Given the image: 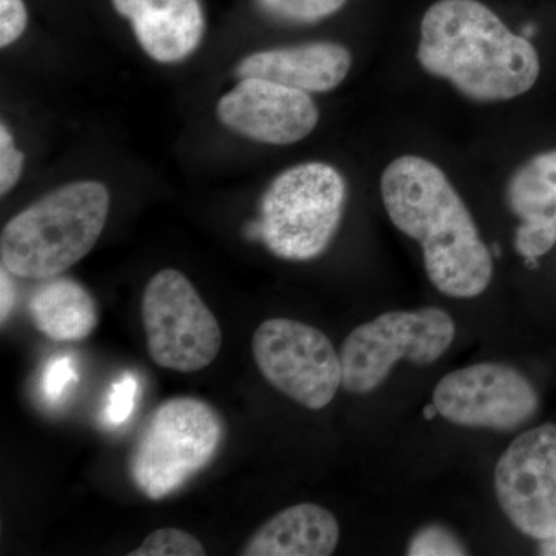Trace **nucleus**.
<instances>
[{
	"label": "nucleus",
	"mask_w": 556,
	"mask_h": 556,
	"mask_svg": "<svg viewBox=\"0 0 556 556\" xmlns=\"http://www.w3.org/2000/svg\"><path fill=\"white\" fill-rule=\"evenodd\" d=\"M380 192L393 225L422 248L438 291L473 299L490 287L492 252L444 170L422 156H399L383 170Z\"/></svg>",
	"instance_id": "f257e3e1"
},
{
	"label": "nucleus",
	"mask_w": 556,
	"mask_h": 556,
	"mask_svg": "<svg viewBox=\"0 0 556 556\" xmlns=\"http://www.w3.org/2000/svg\"><path fill=\"white\" fill-rule=\"evenodd\" d=\"M420 67L478 102L515 100L541 73L533 43L479 0H438L420 22Z\"/></svg>",
	"instance_id": "f03ea898"
},
{
	"label": "nucleus",
	"mask_w": 556,
	"mask_h": 556,
	"mask_svg": "<svg viewBox=\"0 0 556 556\" xmlns=\"http://www.w3.org/2000/svg\"><path fill=\"white\" fill-rule=\"evenodd\" d=\"M109 189L84 179L51 190L3 226L0 262L11 276L47 280L80 262L100 240Z\"/></svg>",
	"instance_id": "7ed1b4c3"
},
{
	"label": "nucleus",
	"mask_w": 556,
	"mask_h": 556,
	"mask_svg": "<svg viewBox=\"0 0 556 556\" xmlns=\"http://www.w3.org/2000/svg\"><path fill=\"white\" fill-rule=\"evenodd\" d=\"M346 195L345 178L331 164L313 161L289 167L263 195L258 237L277 257H320L338 233Z\"/></svg>",
	"instance_id": "20e7f679"
},
{
	"label": "nucleus",
	"mask_w": 556,
	"mask_h": 556,
	"mask_svg": "<svg viewBox=\"0 0 556 556\" xmlns=\"http://www.w3.org/2000/svg\"><path fill=\"white\" fill-rule=\"evenodd\" d=\"M222 439V417L207 402L167 399L150 415L131 448V482L152 501L174 495L214 459Z\"/></svg>",
	"instance_id": "39448f33"
},
{
	"label": "nucleus",
	"mask_w": 556,
	"mask_h": 556,
	"mask_svg": "<svg viewBox=\"0 0 556 556\" xmlns=\"http://www.w3.org/2000/svg\"><path fill=\"white\" fill-rule=\"evenodd\" d=\"M456 325L439 308L393 311L351 331L342 351V387L348 393L378 390L399 361L417 367L437 362L452 345Z\"/></svg>",
	"instance_id": "423d86ee"
},
{
	"label": "nucleus",
	"mask_w": 556,
	"mask_h": 556,
	"mask_svg": "<svg viewBox=\"0 0 556 556\" xmlns=\"http://www.w3.org/2000/svg\"><path fill=\"white\" fill-rule=\"evenodd\" d=\"M141 317L149 356L161 368L200 371L222 350L217 317L177 269H163L150 278L142 292Z\"/></svg>",
	"instance_id": "0eeeda50"
},
{
	"label": "nucleus",
	"mask_w": 556,
	"mask_h": 556,
	"mask_svg": "<svg viewBox=\"0 0 556 556\" xmlns=\"http://www.w3.org/2000/svg\"><path fill=\"white\" fill-rule=\"evenodd\" d=\"M252 356L263 378L302 407L321 409L342 386V364L320 329L291 318H268L255 329Z\"/></svg>",
	"instance_id": "6e6552de"
},
{
	"label": "nucleus",
	"mask_w": 556,
	"mask_h": 556,
	"mask_svg": "<svg viewBox=\"0 0 556 556\" xmlns=\"http://www.w3.org/2000/svg\"><path fill=\"white\" fill-rule=\"evenodd\" d=\"M439 415L455 426L515 431L535 417L540 397L518 369L503 364H478L456 369L433 391Z\"/></svg>",
	"instance_id": "1a4fd4ad"
},
{
	"label": "nucleus",
	"mask_w": 556,
	"mask_h": 556,
	"mask_svg": "<svg viewBox=\"0 0 556 556\" xmlns=\"http://www.w3.org/2000/svg\"><path fill=\"white\" fill-rule=\"evenodd\" d=\"M497 503L519 532L533 540L556 538V426L519 434L495 468Z\"/></svg>",
	"instance_id": "9d476101"
},
{
	"label": "nucleus",
	"mask_w": 556,
	"mask_h": 556,
	"mask_svg": "<svg viewBox=\"0 0 556 556\" xmlns=\"http://www.w3.org/2000/svg\"><path fill=\"white\" fill-rule=\"evenodd\" d=\"M217 115L229 130L270 146L302 141L320 118L309 93L263 78H241L219 98Z\"/></svg>",
	"instance_id": "9b49d317"
},
{
	"label": "nucleus",
	"mask_w": 556,
	"mask_h": 556,
	"mask_svg": "<svg viewBox=\"0 0 556 556\" xmlns=\"http://www.w3.org/2000/svg\"><path fill=\"white\" fill-rule=\"evenodd\" d=\"M507 206L521 219L515 249L526 260L546 255L556 244V149L538 153L508 179Z\"/></svg>",
	"instance_id": "f8f14e48"
},
{
	"label": "nucleus",
	"mask_w": 556,
	"mask_h": 556,
	"mask_svg": "<svg viewBox=\"0 0 556 556\" xmlns=\"http://www.w3.org/2000/svg\"><path fill=\"white\" fill-rule=\"evenodd\" d=\"M351 65L353 58L346 47L309 42L249 54L237 65V75L276 80L309 94L327 93L345 80Z\"/></svg>",
	"instance_id": "ddd939ff"
},
{
	"label": "nucleus",
	"mask_w": 556,
	"mask_h": 556,
	"mask_svg": "<svg viewBox=\"0 0 556 556\" xmlns=\"http://www.w3.org/2000/svg\"><path fill=\"white\" fill-rule=\"evenodd\" d=\"M152 60L174 64L190 56L204 36L200 0H113Z\"/></svg>",
	"instance_id": "4468645a"
},
{
	"label": "nucleus",
	"mask_w": 556,
	"mask_h": 556,
	"mask_svg": "<svg viewBox=\"0 0 556 556\" xmlns=\"http://www.w3.org/2000/svg\"><path fill=\"white\" fill-rule=\"evenodd\" d=\"M340 527L327 508L303 503L285 508L254 533L243 556H328L338 547Z\"/></svg>",
	"instance_id": "2eb2a0df"
},
{
	"label": "nucleus",
	"mask_w": 556,
	"mask_h": 556,
	"mask_svg": "<svg viewBox=\"0 0 556 556\" xmlns=\"http://www.w3.org/2000/svg\"><path fill=\"white\" fill-rule=\"evenodd\" d=\"M35 328L56 342H78L98 327V306L83 285L67 277L47 278L28 302Z\"/></svg>",
	"instance_id": "dca6fc26"
},
{
	"label": "nucleus",
	"mask_w": 556,
	"mask_h": 556,
	"mask_svg": "<svg viewBox=\"0 0 556 556\" xmlns=\"http://www.w3.org/2000/svg\"><path fill=\"white\" fill-rule=\"evenodd\" d=\"M348 0H257L269 17L285 24H316L338 13Z\"/></svg>",
	"instance_id": "f3484780"
},
{
	"label": "nucleus",
	"mask_w": 556,
	"mask_h": 556,
	"mask_svg": "<svg viewBox=\"0 0 556 556\" xmlns=\"http://www.w3.org/2000/svg\"><path fill=\"white\" fill-rule=\"evenodd\" d=\"M131 556H203L206 555L203 544L195 536L175 529L164 527L146 538L144 543L130 552Z\"/></svg>",
	"instance_id": "a211bd4d"
},
{
	"label": "nucleus",
	"mask_w": 556,
	"mask_h": 556,
	"mask_svg": "<svg viewBox=\"0 0 556 556\" xmlns=\"http://www.w3.org/2000/svg\"><path fill=\"white\" fill-rule=\"evenodd\" d=\"M409 556L468 555L466 544L445 526L428 525L417 530L407 547Z\"/></svg>",
	"instance_id": "6ab92c4d"
},
{
	"label": "nucleus",
	"mask_w": 556,
	"mask_h": 556,
	"mask_svg": "<svg viewBox=\"0 0 556 556\" xmlns=\"http://www.w3.org/2000/svg\"><path fill=\"white\" fill-rule=\"evenodd\" d=\"M78 368L70 354L53 356L47 362L40 376V393L47 404L58 405L67 399L72 387L78 382Z\"/></svg>",
	"instance_id": "aec40b11"
},
{
	"label": "nucleus",
	"mask_w": 556,
	"mask_h": 556,
	"mask_svg": "<svg viewBox=\"0 0 556 556\" xmlns=\"http://www.w3.org/2000/svg\"><path fill=\"white\" fill-rule=\"evenodd\" d=\"M138 391L137 376L130 375V372H126L116 382H113L108 397H105L104 412H102L105 426L115 428L127 422L137 405Z\"/></svg>",
	"instance_id": "412c9836"
},
{
	"label": "nucleus",
	"mask_w": 556,
	"mask_h": 556,
	"mask_svg": "<svg viewBox=\"0 0 556 556\" xmlns=\"http://www.w3.org/2000/svg\"><path fill=\"white\" fill-rule=\"evenodd\" d=\"M24 169V153L14 144L13 135L2 123L0 126V195L5 197L20 182Z\"/></svg>",
	"instance_id": "4be33fe9"
},
{
	"label": "nucleus",
	"mask_w": 556,
	"mask_h": 556,
	"mask_svg": "<svg viewBox=\"0 0 556 556\" xmlns=\"http://www.w3.org/2000/svg\"><path fill=\"white\" fill-rule=\"evenodd\" d=\"M28 13L24 0H0V47L13 46L24 35Z\"/></svg>",
	"instance_id": "5701e85b"
},
{
	"label": "nucleus",
	"mask_w": 556,
	"mask_h": 556,
	"mask_svg": "<svg viewBox=\"0 0 556 556\" xmlns=\"http://www.w3.org/2000/svg\"><path fill=\"white\" fill-rule=\"evenodd\" d=\"M0 295H2V313H0V318H2V325L5 324L7 317L10 316L11 309H13L14 302H16V288H14L13 280H11V274L5 268L0 270Z\"/></svg>",
	"instance_id": "b1692460"
},
{
	"label": "nucleus",
	"mask_w": 556,
	"mask_h": 556,
	"mask_svg": "<svg viewBox=\"0 0 556 556\" xmlns=\"http://www.w3.org/2000/svg\"><path fill=\"white\" fill-rule=\"evenodd\" d=\"M540 554L546 556H556V538L540 541Z\"/></svg>",
	"instance_id": "393cba45"
}]
</instances>
